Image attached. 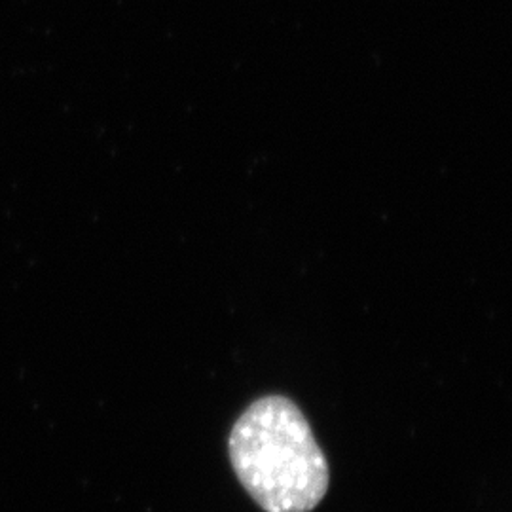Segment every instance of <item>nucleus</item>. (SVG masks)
Returning <instances> with one entry per match:
<instances>
[{
  "instance_id": "nucleus-1",
  "label": "nucleus",
  "mask_w": 512,
  "mask_h": 512,
  "mask_svg": "<svg viewBox=\"0 0 512 512\" xmlns=\"http://www.w3.org/2000/svg\"><path fill=\"white\" fill-rule=\"evenodd\" d=\"M228 452L239 482L266 512H310L329 490V465L296 404L262 397L234 423Z\"/></svg>"
}]
</instances>
